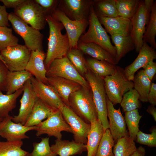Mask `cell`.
I'll list each match as a JSON object with an SVG mask.
<instances>
[{
	"label": "cell",
	"mask_w": 156,
	"mask_h": 156,
	"mask_svg": "<svg viewBox=\"0 0 156 156\" xmlns=\"http://www.w3.org/2000/svg\"><path fill=\"white\" fill-rule=\"evenodd\" d=\"M46 20L49 27L47 51L44 61L47 70L54 60L66 56L70 46L66 33L63 34L61 32L64 28L62 23L51 14L46 15Z\"/></svg>",
	"instance_id": "1"
},
{
	"label": "cell",
	"mask_w": 156,
	"mask_h": 156,
	"mask_svg": "<svg viewBox=\"0 0 156 156\" xmlns=\"http://www.w3.org/2000/svg\"><path fill=\"white\" fill-rule=\"evenodd\" d=\"M69 108L84 121L90 124L98 119V114L90 87L81 86L68 98Z\"/></svg>",
	"instance_id": "2"
},
{
	"label": "cell",
	"mask_w": 156,
	"mask_h": 156,
	"mask_svg": "<svg viewBox=\"0 0 156 156\" xmlns=\"http://www.w3.org/2000/svg\"><path fill=\"white\" fill-rule=\"evenodd\" d=\"M89 21L88 30L81 36L79 42L97 44L115 58L117 54L116 48L112 44L110 37L99 21L94 11L92 5L90 9Z\"/></svg>",
	"instance_id": "3"
},
{
	"label": "cell",
	"mask_w": 156,
	"mask_h": 156,
	"mask_svg": "<svg viewBox=\"0 0 156 156\" xmlns=\"http://www.w3.org/2000/svg\"><path fill=\"white\" fill-rule=\"evenodd\" d=\"M107 96L114 105L120 103L124 94L133 88V81L126 78L124 69L116 66L112 75L103 78Z\"/></svg>",
	"instance_id": "4"
},
{
	"label": "cell",
	"mask_w": 156,
	"mask_h": 156,
	"mask_svg": "<svg viewBox=\"0 0 156 156\" xmlns=\"http://www.w3.org/2000/svg\"><path fill=\"white\" fill-rule=\"evenodd\" d=\"M84 76L92 92L98 119L101 122L105 131L109 129V123L107 119V96L103 78L96 76L89 69Z\"/></svg>",
	"instance_id": "5"
},
{
	"label": "cell",
	"mask_w": 156,
	"mask_h": 156,
	"mask_svg": "<svg viewBox=\"0 0 156 156\" xmlns=\"http://www.w3.org/2000/svg\"><path fill=\"white\" fill-rule=\"evenodd\" d=\"M8 19L14 31L23 39L25 45L31 51L43 50V35L24 22L14 12L9 13Z\"/></svg>",
	"instance_id": "6"
},
{
	"label": "cell",
	"mask_w": 156,
	"mask_h": 156,
	"mask_svg": "<svg viewBox=\"0 0 156 156\" xmlns=\"http://www.w3.org/2000/svg\"><path fill=\"white\" fill-rule=\"evenodd\" d=\"M14 13L24 22L40 31L44 28L47 23L45 12L34 0H25L14 9Z\"/></svg>",
	"instance_id": "7"
},
{
	"label": "cell",
	"mask_w": 156,
	"mask_h": 156,
	"mask_svg": "<svg viewBox=\"0 0 156 156\" xmlns=\"http://www.w3.org/2000/svg\"><path fill=\"white\" fill-rule=\"evenodd\" d=\"M0 55L9 71L25 70L31 51L25 45L18 44L0 51Z\"/></svg>",
	"instance_id": "8"
},
{
	"label": "cell",
	"mask_w": 156,
	"mask_h": 156,
	"mask_svg": "<svg viewBox=\"0 0 156 156\" xmlns=\"http://www.w3.org/2000/svg\"><path fill=\"white\" fill-rule=\"evenodd\" d=\"M46 76L60 77L74 81L82 86L90 87L66 56L53 60L47 70Z\"/></svg>",
	"instance_id": "9"
},
{
	"label": "cell",
	"mask_w": 156,
	"mask_h": 156,
	"mask_svg": "<svg viewBox=\"0 0 156 156\" xmlns=\"http://www.w3.org/2000/svg\"><path fill=\"white\" fill-rule=\"evenodd\" d=\"M62 23L65 28L70 43V49L77 48L81 36L89 25V20H73L57 7L50 14Z\"/></svg>",
	"instance_id": "10"
},
{
	"label": "cell",
	"mask_w": 156,
	"mask_h": 156,
	"mask_svg": "<svg viewBox=\"0 0 156 156\" xmlns=\"http://www.w3.org/2000/svg\"><path fill=\"white\" fill-rule=\"evenodd\" d=\"M36 126L35 130L36 131V135L37 137L46 134L49 137L53 136L57 139L60 140L62 136V131L72 133L59 110H55L46 120Z\"/></svg>",
	"instance_id": "11"
},
{
	"label": "cell",
	"mask_w": 156,
	"mask_h": 156,
	"mask_svg": "<svg viewBox=\"0 0 156 156\" xmlns=\"http://www.w3.org/2000/svg\"><path fill=\"white\" fill-rule=\"evenodd\" d=\"M150 13L147 10L144 0H140L138 10L130 20L131 28L129 35L134 43L137 53L139 52L142 46L143 36Z\"/></svg>",
	"instance_id": "12"
},
{
	"label": "cell",
	"mask_w": 156,
	"mask_h": 156,
	"mask_svg": "<svg viewBox=\"0 0 156 156\" xmlns=\"http://www.w3.org/2000/svg\"><path fill=\"white\" fill-rule=\"evenodd\" d=\"M60 110L72 131L74 140L77 142L86 144L90 124L85 122L65 105Z\"/></svg>",
	"instance_id": "13"
},
{
	"label": "cell",
	"mask_w": 156,
	"mask_h": 156,
	"mask_svg": "<svg viewBox=\"0 0 156 156\" xmlns=\"http://www.w3.org/2000/svg\"><path fill=\"white\" fill-rule=\"evenodd\" d=\"M92 0H61L57 8L73 20H89Z\"/></svg>",
	"instance_id": "14"
},
{
	"label": "cell",
	"mask_w": 156,
	"mask_h": 156,
	"mask_svg": "<svg viewBox=\"0 0 156 156\" xmlns=\"http://www.w3.org/2000/svg\"><path fill=\"white\" fill-rule=\"evenodd\" d=\"M30 80L37 97L44 103L54 109L59 110L65 105L52 86L42 83L33 76Z\"/></svg>",
	"instance_id": "15"
},
{
	"label": "cell",
	"mask_w": 156,
	"mask_h": 156,
	"mask_svg": "<svg viewBox=\"0 0 156 156\" xmlns=\"http://www.w3.org/2000/svg\"><path fill=\"white\" fill-rule=\"evenodd\" d=\"M13 116L10 115L0 122V136L9 141L22 140L29 138L26 134L28 131L35 130L36 126L28 127L12 120Z\"/></svg>",
	"instance_id": "16"
},
{
	"label": "cell",
	"mask_w": 156,
	"mask_h": 156,
	"mask_svg": "<svg viewBox=\"0 0 156 156\" xmlns=\"http://www.w3.org/2000/svg\"><path fill=\"white\" fill-rule=\"evenodd\" d=\"M106 101L109 129L115 144L119 139L129 136V133L127 129L124 117L121 113L120 108L115 109L107 96Z\"/></svg>",
	"instance_id": "17"
},
{
	"label": "cell",
	"mask_w": 156,
	"mask_h": 156,
	"mask_svg": "<svg viewBox=\"0 0 156 156\" xmlns=\"http://www.w3.org/2000/svg\"><path fill=\"white\" fill-rule=\"evenodd\" d=\"M23 92L22 96L20 101V106L18 114L16 116H14L12 120L14 122L20 123L24 125L38 98L33 88L30 79L25 83Z\"/></svg>",
	"instance_id": "18"
},
{
	"label": "cell",
	"mask_w": 156,
	"mask_h": 156,
	"mask_svg": "<svg viewBox=\"0 0 156 156\" xmlns=\"http://www.w3.org/2000/svg\"><path fill=\"white\" fill-rule=\"evenodd\" d=\"M139 54L134 61L126 66L124 71L125 76L129 81H133L135 72L143 68L150 62L156 59V51L148 44L143 42Z\"/></svg>",
	"instance_id": "19"
},
{
	"label": "cell",
	"mask_w": 156,
	"mask_h": 156,
	"mask_svg": "<svg viewBox=\"0 0 156 156\" xmlns=\"http://www.w3.org/2000/svg\"><path fill=\"white\" fill-rule=\"evenodd\" d=\"M46 56V54L43 50L31 51L25 70L29 72L32 76L39 81L48 84L46 76L47 70L44 64Z\"/></svg>",
	"instance_id": "20"
},
{
	"label": "cell",
	"mask_w": 156,
	"mask_h": 156,
	"mask_svg": "<svg viewBox=\"0 0 156 156\" xmlns=\"http://www.w3.org/2000/svg\"><path fill=\"white\" fill-rule=\"evenodd\" d=\"M97 18L101 24L104 26L107 32L111 36L116 35H129L131 28L130 19L120 16Z\"/></svg>",
	"instance_id": "21"
},
{
	"label": "cell",
	"mask_w": 156,
	"mask_h": 156,
	"mask_svg": "<svg viewBox=\"0 0 156 156\" xmlns=\"http://www.w3.org/2000/svg\"><path fill=\"white\" fill-rule=\"evenodd\" d=\"M47 78L48 84L55 89L64 104L69 107L68 101L69 96L81 86L74 81L60 77L51 76Z\"/></svg>",
	"instance_id": "22"
},
{
	"label": "cell",
	"mask_w": 156,
	"mask_h": 156,
	"mask_svg": "<svg viewBox=\"0 0 156 156\" xmlns=\"http://www.w3.org/2000/svg\"><path fill=\"white\" fill-rule=\"evenodd\" d=\"M55 143L51 145L52 151L59 156H72L81 155L83 152L87 151L86 144L78 143L74 140L56 139Z\"/></svg>",
	"instance_id": "23"
},
{
	"label": "cell",
	"mask_w": 156,
	"mask_h": 156,
	"mask_svg": "<svg viewBox=\"0 0 156 156\" xmlns=\"http://www.w3.org/2000/svg\"><path fill=\"white\" fill-rule=\"evenodd\" d=\"M90 124V128L88 134L86 146L87 156H94L105 131L98 119L92 120Z\"/></svg>",
	"instance_id": "24"
},
{
	"label": "cell",
	"mask_w": 156,
	"mask_h": 156,
	"mask_svg": "<svg viewBox=\"0 0 156 156\" xmlns=\"http://www.w3.org/2000/svg\"><path fill=\"white\" fill-rule=\"evenodd\" d=\"M77 48L83 54L92 58L107 62L116 65L115 57L99 45L93 42L83 43L78 41Z\"/></svg>",
	"instance_id": "25"
},
{
	"label": "cell",
	"mask_w": 156,
	"mask_h": 156,
	"mask_svg": "<svg viewBox=\"0 0 156 156\" xmlns=\"http://www.w3.org/2000/svg\"><path fill=\"white\" fill-rule=\"evenodd\" d=\"M55 110H56L48 106L38 98L24 125L28 127L37 125L47 118Z\"/></svg>",
	"instance_id": "26"
},
{
	"label": "cell",
	"mask_w": 156,
	"mask_h": 156,
	"mask_svg": "<svg viewBox=\"0 0 156 156\" xmlns=\"http://www.w3.org/2000/svg\"><path fill=\"white\" fill-rule=\"evenodd\" d=\"M33 76L28 71H9L7 78V94H13L23 87L25 82Z\"/></svg>",
	"instance_id": "27"
},
{
	"label": "cell",
	"mask_w": 156,
	"mask_h": 156,
	"mask_svg": "<svg viewBox=\"0 0 156 156\" xmlns=\"http://www.w3.org/2000/svg\"><path fill=\"white\" fill-rule=\"evenodd\" d=\"M111 38L116 50L115 58L116 65L127 53L135 49V47L129 35H114L111 36Z\"/></svg>",
	"instance_id": "28"
},
{
	"label": "cell",
	"mask_w": 156,
	"mask_h": 156,
	"mask_svg": "<svg viewBox=\"0 0 156 156\" xmlns=\"http://www.w3.org/2000/svg\"><path fill=\"white\" fill-rule=\"evenodd\" d=\"M86 60L88 69L99 77L104 78L112 75L116 71V65L107 62L92 58H88Z\"/></svg>",
	"instance_id": "29"
},
{
	"label": "cell",
	"mask_w": 156,
	"mask_h": 156,
	"mask_svg": "<svg viewBox=\"0 0 156 156\" xmlns=\"http://www.w3.org/2000/svg\"><path fill=\"white\" fill-rule=\"evenodd\" d=\"M92 6L97 17H113L118 16L115 0H92Z\"/></svg>",
	"instance_id": "30"
},
{
	"label": "cell",
	"mask_w": 156,
	"mask_h": 156,
	"mask_svg": "<svg viewBox=\"0 0 156 156\" xmlns=\"http://www.w3.org/2000/svg\"><path fill=\"white\" fill-rule=\"evenodd\" d=\"M133 87L140 96L139 100L143 103L148 102V98L151 82L143 70L138 71L135 75L133 81Z\"/></svg>",
	"instance_id": "31"
},
{
	"label": "cell",
	"mask_w": 156,
	"mask_h": 156,
	"mask_svg": "<svg viewBox=\"0 0 156 156\" xmlns=\"http://www.w3.org/2000/svg\"><path fill=\"white\" fill-rule=\"evenodd\" d=\"M23 87L10 94H4L0 91V118H4L16 107L17 98L23 92Z\"/></svg>",
	"instance_id": "32"
},
{
	"label": "cell",
	"mask_w": 156,
	"mask_h": 156,
	"mask_svg": "<svg viewBox=\"0 0 156 156\" xmlns=\"http://www.w3.org/2000/svg\"><path fill=\"white\" fill-rule=\"evenodd\" d=\"M156 1H154L143 36V42L149 43L151 47L155 49H156Z\"/></svg>",
	"instance_id": "33"
},
{
	"label": "cell",
	"mask_w": 156,
	"mask_h": 156,
	"mask_svg": "<svg viewBox=\"0 0 156 156\" xmlns=\"http://www.w3.org/2000/svg\"><path fill=\"white\" fill-rule=\"evenodd\" d=\"M118 16L131 19L138 8L140 0H115Z\"/></svg>",
	"instance_id": "34"
},
{
	"label": "cell",
	"mask_w": 156,
	"mask_h": 156,
	"mask_svg": "<svg viewBox=\"0 0 156 156\" xmlns=\"http://www.w3.org/2000/svg\"><path fill=\"white\" fill-rule=\"evenodd\" d=\"M22 140L0 142V156H26L28 152L21 148Z\"/></svg>",
	"instance_id": "35"
},
{
	"label": "cell",
	"mask_w": 156,
	"mask_h": 156,
	"mask_svg": "<svg viewBox=\"0 0 156 156\" xmlns=\"http://www.w3.org/2000/svg\"><path fill=\"white\" fill-rule=\"evenodd\" d=\"M136 148L134 141L127 136L118 140L114 145L113 152L114 156H129Z\"/></svg>",
	"instance_id": "36"
},
{
	"label": "cell",
	"mask_w": 156,
	"mask_h": 156,
	"mask_svg": "<svg viewBox=\"0 0 156 156\" xmlns=\"http://www.w3.org/2000/svg\"><path fill=\"white\" fill-rule=\"evenodd\" d=\"M66 56L79 73L82 76H85L88 69L83 52L77 48L71 49Z\"/></svg>",
	"instance_id": "37"
},
{
	"label": "cell",
	"mask_w": 156,
	"mask_h": 156,
	"mask_svg": "<svg viewBox=\"0 0 156 156\" xmlns=\"http://www.w3.org/2000/svg\"><path fill=\"white\" fill-rule=\"evenodd\" d=\"M142 117L139 115L138 109L125 112V119L131 139L136 140V135L139 131V123Z\"/></svg>",
	"instance_id": "38"
},
{
	"label": "cell",
	"mask_w": 156,
	"mask_h": 156,
	"mask_svg": "<svg viewBox=\"0 0 156 156\" xmlns=\"http://www.w3.org/2000/svg\"><path fill=\"white\" fill-rule=\"evenodd\" d=\"M114 140L109 129L105 130L94 156H114L112 148Z\"/></svg>",
	"instance_id": "39"
},
{
	"label": "cell",
	"mask_w": 156,
	"mask_h": 156,
	"mask_svg": "<svg viewBox=\"0 0 156 156\" xmlns=\"http://www.w3.org/2000/svg\"><path fill=\"white\" fill-rule=\"evenodd\" d=\"M139 99V95L134 89H132L125 93L120 103L124 112L139 108L140 106Z\"/></svg>",
	"instance_id": "40"
},
{
	"label": "cell",
	"mask_w": 156,
	"mask_h": 156,
	"mask_svg": "<svg viewBox=\"0 0 156 156\" xmlns=\"http://www.w3.org/2000/svg\"><path fill=\"white\" fill-rule=\"evenodd\" d=\"M32 151L26 156H57L51 150L49 144V137L42 138L39 142L33 144Z\"/></svg>",
	"instance_id": "41"
},
{
	"label": "cell",
	"mask_w": 156,
	"mask_h": 156,
	"mask_svg": "<svg viewBox=\"0 0 156 156\" xmlns=\"http://www.w3.org/2000/svg\"><path fill=\"white\" fill-rule=\"evenodd\" d=\"M18 38L13 34L11 28L0 27V51L18 44Z\"/></svg>",
	"instance_id": "42"
},
{
	"label": "cell",
	"mask_w": 156,
	"mask_h": 156,
	"mask_svg": "<svg viewBox=\"0 0 156 156\" xmlns=\"http://www.w3.org/2000/svg\"><path fill=\"white\" fill-rule=\"evenodd\" d=\"M151 130V133L150 134L145 133L139 130L136 135L137 142L150 147H156V127H152Z\"/></svg>",
	"instance_id": "43"
},
{
	"label": "cell",
	"mask_w": 156,
	"mask_h": 156,
	"mask_svg": "<svg viewBox=\"0 0 156 156\" xmlns=\"http://www.w3.org/2000/svg\"><path fill=\"white\" fill-rule=\"evenodd\" d=\"M9 71L7 67L0 59V91H6L7 78Z\"/></svg>",
	"instance_id": "44"
},
{
	"label": "cell",
	"mask_w": 156,
	"mask_h": 156,
	"mask_svg": "<svg viewBox=\"0 0 156 156\" xmlns=\"http://www.w3.org/2000/svg\"><path fill=\"white\" fill-rule=\"evenodd\" d=\"M44 10L46 14H50L57 7L58 1L55 0H34Z\"/></svg>",
	"instance_id": "45"
},
{
	"label": "cell",
	"mask_w": 156,
	"mask_h": 156,
	"mask_svg": "<svg viewBox=\"0 0 156 156\" xmlns=\"http://www.w3.org/2000/svg\"><path fill=\"white\" fill-rule=\"evenodd\" d=\"M143 68L144 73L151 81L156 73V62L151 61Z\"/></svg>",
	"instance_id": "46"
},
{
	"label": "cell",
	"mask_w": 156,
	"mask_h": 156,
	"mask_svg": "<svg viewBox=\"0 0 156 156\" xmlns=\"http://www.w3.org/2000/svg\"><path fill=\"white\" fill-rule=\"evenodd\" d=\"M8 15L6 8L4 5H0V27H8L10 26Z\"/></svg>",
	"instance_id": "47"
},
{
	"label": "cell",
	"mask_w": 156,
	"mask_h": 156,
	"mask_svg": "<svg viewBox=\"0 0 156 156\" xmlns=\"http://www.w3.org/2000/svg\"><path fill=\"white\" fill-rule=\"evenodd\" d=\"M148 102L151 105H156V84L151 82L148 98Z\"/></svg>",
	"instance_id": "48"
},
{
	"label": "cell",
	"mask_w": 156,
	"mask_h": 156,
	"mask_svg": "<svg viewBox=\"0 0 156 156\" xmlns=\"http://www.w3.org/2000/svg\"><path fill=\"white\" fill-rule=\"evenodd\" d=\"M25 0H0L6 8H16L21 5Z\"/></svg>",
	"instance_id": "49"
},
{
	"label": "cell",
	"mask_w": 156,
	"mask_h": 156,
	"mask_svg": "<svg viewBox=\"0 0 156 156\" xmlns=\"http://www.w3.org/2000/svg\"><path fill=\"white\" fill-rule=\"evenodd\" d=\"M146 150L144 148L140 146L129 156H145Z\"/></svg>",
	"instance_id": "50"
},
{
	"label": "cell",
	"mask_w": 156,
	"mask_h": 156,
	"mask_svg": "<svg viewBox=\"0 0 156 156\" xmlns=\"http://www.w3.org/2000/svg\"><path fill=\"white\" fill-rule=\"evenodd\" d=\"M146 111L153 117L155 121H156V108L155 106L151 105L148 106Z\"/></svg>",
	"instance_id": "51"
},
{
	"label": "cell",
	"mask_w": 156,
	"mask_h": 156,
	"mask_svg": "<svg viewBox=\"0 0 156 156\" xmlns=\"http://www.w3.org/2000/svg\"><path fill=\"white\" fill-rule=\"evenodd\" d=\"M0 59L1 60L3 61V62L4 63V62L3 60V59H2V57H1V56L0 55ZM4 64H5V63H4Z\"/></svg>",
	"instance_id": "52"
},
{
	"label": "cell",
	"mask_w": 156,
	"mask_h": 156,
	"mask_svg": "<svg viewBox=\"0 0 156 156\" xmlns=\"http://www.w3.org/2000/svg\"><path fill=\"white\" fill-rule=\"evenodd\" d=\"M3 118H0V122L1 121L3 120Z\"/></svg>",
	"instance_id": "53"
},
{
	"label": "cell",
	"mask_w": 156,
	"mask_h": 156,
	"mask_svg": "<svg viewBox=\"0 0 156 156\" xmlns=\"http://www.w3.org/2000/svg\"><path fill=\"white\" fill-rule=\"evenodd\" d=\"M76 156L74 155V156Z\"/></svg>",
	"instance_id": "54"
},
{
	"label": "cell",
	"mask_w": 156,
	"mask_h": 156,
	"mask_svg": "<svg viewBox=\"0 0 156 156\" xmlns=\"http://www.w3.org/2000/svg\"></svg>",
	"instance_id": "55"
}]
</instances>
